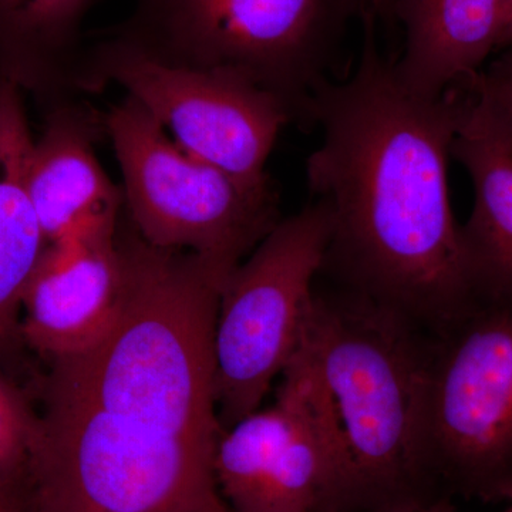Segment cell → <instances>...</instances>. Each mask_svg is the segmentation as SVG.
<instances>
[{"label":"cell","instance_id":"cell-12","mask_svg":"<svg viewBox=\"0 0 512 512\" xmlns=\"http://www.w3.org/2000/svg\"><path fill=\"white\" fill-rule=\"evenodd\" d=\"M508 0H394L404 45L394 72L404 87L440 97L473 82L497 55Z\"/></svg>","mask_w":512,"mask_h":512},{"label":"cell","instance_id":"cell-8","mask_svg":"<svg viewBox=\"0 0 512 512\" xmlns=\"http://www.w3.org/2000/svg\"><path fill=\"white\" fill-rule=\"evenodd\" d=\"M126 90L192 156L254 187L272 185L266 163L291 123L275 97L232 74L165 66L103 33L89 45L87 87Z\"/></svg>","mask_w":512,"mask_h":512},{"label":"cell","instance_id":"cell-16","mask_svg":"<svg viewBox=\"0 0 512 512\" xmlns=\"http://www.w3.org/2000/svg\"><path fill=\"white\" fill-rule=\"evenodd\" d=\"M37 434V410L0 369V488L25 485Z\"/></svg>","mask_w":512,"mask_h":512},{"label":"cell","instance_id":"cell-5","mask_svg":"<svg viewBox=\"0 0 512 512\" xmlns=\"http://www.w3.org/2000/svg\"><path fill=\"white\" fill-rule=\"evenodd\" d=\"M426 436L446 500L512 503V282L473 278L431 333Z\"/></svg>","mask_w":512,"mask_h":512},{"label":"cell","instance_id":"cell-2","mask_svg":"<svg viewBox=\"0 0 512 512\" xmlns=\"http://www.w3.org/2000/svg\"><path fill=\"white\" fill-rule=\"evenodd\" d=\"M360 22L355 66L311 109L320 141L306 185L330 220L319 281L433 333L473 284L448 187L468 84L440 97L410 92L380 50L375 16Z\"/></svg>","mask_w":512,"mask_h":512},{"label":"cell","instance_id":"cell-10","mask_svg":"<svg viewBox=\"0 0 512 512\" xmlns=\"http://www.w3.org/2000/svg\"><path fill=\"white\" fill-rule=\"evenodd\" d=\"M120 217L87 222L47 244L22 305L25 345L47 363L93 348L119 319Z\"/></svg>","mask_w":512,"mask_h":512},{"label":"cell","instance_id":"cell-7","mask_svg":"<svg viewBox=\"0 0 512 512\" xmlns=\"http://www.w3.org/2000/svg\"><path fill=\"white\" fill-rule=\"evenodd\" d=\"M329 238L328 211L311 200L282 217L225 279L214 328L222 429L262 407L301 349Z\"/></svg>","mask_w":512,"mask_h":512},{"label":"cell","instance_id":"cell-18","mask_svg":"<svg viewBox=\"0 0 512 512\" xmlns=\"http://www.w3.org/2000/svg\"><path fill=\"white\" fill-rule=\"evenodd\" d=\"M0 512H28L25 488H0Z\"/></svg>","mask_w":512,"mask_h":512},{"label":"cell","instance_id":"cell-14","mask_svg":"<svg viewBox=\"0 0 512 512\" xmlns=\"http://www.w3.org/2000/svg\"><path fill=\"white\" fill-rule=\"evenodd\" d=\"M23 93L0 79V366L19 356L26 289L47 247L29 194L30 133Z\"/></svg>","mask_w":512,"mask_h":512},{"label":"cell","instance_id":"cell-19","mask_svg":"<svg viewBox=\"0 0 512 512\" xmlns=\"http://www.w3.org/2000/svg\"><path fill=\"white\" fill-rule=\"evenodd\" d=\"M363 13L375 16L377 22L380 19L393 20L394 0H359Z\"/></svg>","mask_w":512,"mask_h":512},{"label":"cell","instance_id":"cell-15","mask_svg":"<svg viewBox=\"0 0 512 512\" xmlns=\"http://www.w3.org/2000/svg\"><path fill=\"white\" fill-rule=\"evenodd\" d=\"M451 157L473 184V210L461 225L471 276L512 282V136L471 84Z\"/></svg>","mask_w":512,"mask_h":512},{"label":"cell","instance_id":"cell-3","mask_svg":"<svg viewBox=\"0 0 512 512\" xmlns=\"http://www.w3.org/2000/svg\"><path fill=\"white\" fill-rule=\"evenodd\" d=\"M430 335L355 293L316 282L296 355L319 380L338 431L333 512H416L447 503L427 447Z\"/></svg>","mask_w":512,"mask_h":512},{"label":"cell","instance_id":"cell-1","mask_svg":"<svg viewBox=\"0 0 512 512\" xmlns=\"http://www.w3.org/2000/svg\"><path fill=\"white\" fill-rule=\"evenodd\" d=\"M119 319L93 348L47 363L28 512H228L214 328L224 276L194 254L119 231Z\"/></svg>","mask_w":512,"mask_h":512},{"label":"cell","instance_id":"cell-17","mask_svg":"<svg viewBox=\"0 0 512 512\" xmlns=\"http://www.w3.org/2000/svg\"><path fill=\"white\" fill-rule=\"evenodd\" d=\"M471 86L512 136V46L491 57Z\"/></svg>","mask_w":512,"mask_h":512},{"label":"cell","instance_id":"cell-13","mask_svg":"<svg viewBox=\"0 0 512 512\" xmlns=\"http://www.w3.org/2000/svg\"><path fill=\"white\" fill-rule=\"evenodd\" d=\"M100 2L0 0V79L43 111L90 96L84 23Z\"/></svg>","mask_w":512,"mask_h":512},{"label":"cell","instance_id":"cell-4","mask_svg":"<svg viewBox=\"0 0 512 512\" xmlns=\"http://www.w3.org/2000/svg\"><path fill=\"white\" fill-rule=\"evenodd\" d=\"M359 0H133L106 35L165 66L232 74L311 126L316 94L339 79Z\"/></svg>","mask_w":512,"mask_h":512},{"label":"cell","instance_id":"cell-6","mask_svg":"<svg viewBox=\"0 0 512 512\" xmlns=\"http://www.w3.org/2000/svg\"><path fill=\"white\" fill-rule=\"evenodd\" d=\"M103 121L126 215L153 247L190 252L228 278L282 220L274 184L242 183L192 156L133 97L110 107Z\"/></svg>","mask_w":512,"mask_h":512},{"label":"cell","instance_id":"cell-22","mask_svg":"<svg viewBox=\"0 0 512 512\" xmlns=\"http://www.w3.org/2000/svg\"><path fill=\"white\" fill-rule=\"evenodd\" d=\"M504 512H512V505L510 508H508V510H505Z\"/></svg>","mask_w":512,"mask_h":512},{"label":"cell","instance_id":"cell-20","mask_svg":"<svg viewBox=\"0 0 512 512\" xmlns=\"http://www.w3.org/2000/svg\"><path fill=\"white\" fill-rule=\"evenodd\" d=\"M510 46H512V0H508L507 2L503 35H501L500 49H498V52Z\"/></svg>","mask_w":512,"mask_h":512},{"label":"cell","instance_id":"cell-21","mask_svg":"<svg viewBox=\"0 0 512 512\" xmlns=\"http://www.w3.org/2000/svg\"><path fill=\"white\" fill-rule=\"evenodd\" d=\"M416 512H456L453 507H451L450 503H440L437 505H433V507L426 508V510L416 511Z\"/></svg>","mask_w":512,"mask_h":512},{"label":"cell","instance_id":"cell-11","mask_svg":"<svg viewBox=\"0 0 512 512\" xmlns=\"http://www.w3.org/2000/svg\"><path fill=\"white\" fill-rule=\"evenodd\" d=\"M45 113V127L29 158V194L47 244L74 228L119 217L123 188L113 183L96 154L106 136L103 113L84 100L59 104Z\"/></svg>","mask_w":512,"mask_h":512},{"label":"cell","instance_id":"cell-9","mask_svg":"<svg viewBox=\"0 0 512 512\" xmlns=\"http://www.w3.org/2000/svg\"><path fill=\"white\" fill-rule=\"evenodd\" d=\"M214 473L228 512H333L338 431L301 357L282 373L271 406L222 429Z\"/></svg>","mask_w":512,"mask_h":512}]
</instances>
